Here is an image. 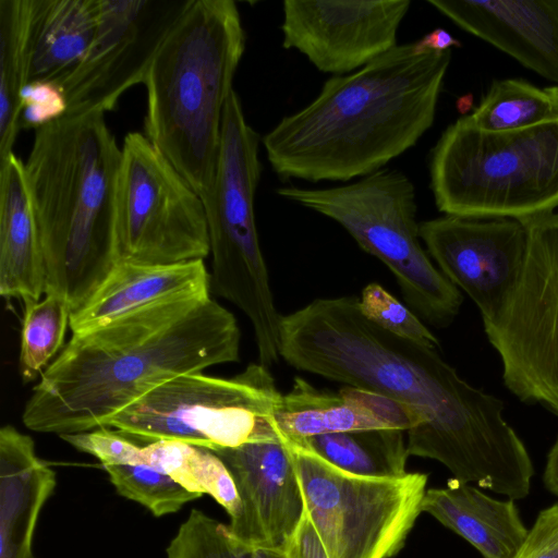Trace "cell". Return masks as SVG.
I'll list each match as a JSON object with an SVG mask.
<instances>
[{"instance_id": "27", "label": "cell", "mask_w": 558, "mask_h": 558, "mask_svg": "<svg viewBox=\"0 0 558 558\" xmlns=\"http://www.w3.org/2000/svg\"><path fill=\"white\" fill-rule=\"evenodd\" d=\"M486 131L520 130L558 119V86L538 87L520 78L494 80L468 114Z\"/></svg>"}, {"instance_id": "18", "label": "cell", "mask_w": 558, "mask_h": 558, "mask_svg": "<svg viewBox=\"0 0 558 558\" xmlns=\"http://www.w3.org/2000/svg\"><path fill=\"white\" fill-rule=\"evenodd\" d=\"M275 426L283 440L373 428L409 432L423 425L410 407L377 392L347 386L332 393L295 377L276 408Z\"/></svg>"}, {"instance_id": "36", "label": "cell", "mask_w": 558, "mask_h": 558, "mask_svg": "<svg viewBox=\"0 0 558 558\" xmlns=\"http://www.w3.org/2000/svg\"><path fill=\"white\" fill-rule=\"evenodd\" d=\"M543 482L548 492L558 496V437L547 453Z\"/></svg>"}, {"instance_id": "2", "label": "cell", "mask_w": 558, "mask_h": 558, "mask_svg": "<svg viewBox=\"0 0 558 558\" xmlns=\"http://www.w3.org/2000/svg\"><path fill=\"white\" fill-rule=\"evenodd\" d=\"M234 315L209 295H184L73 333L40 374L22 421L61 435L106 427L117 413L182 375L238 362Z\"/></svg>"}, {"instance_id": "6", "label": "cell", "mask_w": 558, "mask_h": 558, "mask_svg": "<svg viewBox=\"0 0 558 558\" xmlns=\"http://www.w3.org/2000/svg\"><path fill=\"white\" fill-rule=\"evenodd\" d=\"M430 190L448 216L526 220L558 207V119L486 131L463 116L447 126L429 161Z\"/></svg>"}, {"instance_id": "31", "label": "cell", "mask_w": 558, "mask_h": 558, "mask_svg": "<svg viewBox=\"0 0 558 558\" xmlns=\"http://www.w3.org/2000/svg\"><path fill=\"white\" fill-rule=\"evenodd\" d=\"M360 308L366 318L393 335L429 348L439 347L438 339L417 315L376 282L363 289Z\"/></svg>"}, {"instance_id": "29", "label": "cell", "mask_w": 558, "mask_h": 558, "mask_svg": "<svg viewBox=\"0 0 558 558\" xmlns=\"http://www.w3.org/2000/svg\"><path fill=\"white\" fill-rule=\"evenodd\" d=\"M117 493L147 508L155 517L178 512L203 495L193 493L146 463L102 465Z\"/></svg>"}, {"instance_id": "9", "label": "cell", "mask_w": 558, "mask_h": 558, "mask_svg": "<svg viewBox=\"0 0 558 558\" xmlns=\"http://www.w3.org/2000/svg\"><path fill=\"white\" fill-rule=\"evenodd\" d=\"M268 367L252 363L221 378L192 373L147 392L106 427L137 442L179 440L216 451L250 442L284 441L275 426L280 402Z\"/></svg>"}, {"instance_id": "7", "label": "cell", "mask_w": 558, "mask_h": 558, "mask_svg": "<svg viewBox=\"0 0 558 558\" xmlns=\"http://www.w3.org/2000/svg\"><path fill=\"white\" fill-rule=\"evenodd\" d=\"M276 192L339 223L390 269L405 303L424 320L445 328L458 316L463 295L420 243L415 186L403 172L384 168L343 185Z\"/></svg>"}, {"instance_id": "35", "label": "cell", "mask_w": 558, "mask_h": 558, "mask_svg": "<svg viewBox=\"0 0 558 558\" xmlns=\"http://www.w3.org/2000/svg\"><path fill=\"white\" fill-rule=\"evenodd\" d=\"M424 49L433 51H447L453 47H461V43L444 28H435L417 40Z\"/></svg>"}, {"instance_id": "1", "label": "cell", "mask_w": 558, "mask_h": 558, "mask_svg": "<svg viewBox=\"0 0 558 558\" xmlns=\"http://www.w3.org/2000/svg\"><path fill=\"white\" fill-rule=\"evenodd\" d=\"M279 355L296 369L397 400L424 420L408 453L436 460L453 478L517 500L534 466L505 403L463 379L434 348L366 318L356 296L316 299L281 316Z\"/></svg>"}, {"instance_id": "14", "label": "cell", "mask_w": 558, "mask_h": 558, "mask_svg": "<svg viewBox=\"0 0 558 558\" xmlns=\"http://www.w3.org/2000/svg\"><path fill=\"white\" fill-rule=\"evenodd\" d=\"M420 238L438 269L475 303L483 324L494 323L525 267V225L508 218L445 215L420 222Z\"/></svg>"}, {"instance_id": "20", "label": "cell", "mask_w": 558, "mask_h": 558, "mask_svg": "<svg viewBox=\"0 0 558 558\" xmlns=\"http://www.w3.org/2000/svg\"><path fill=\"white\" fill-rule=\"evenodd\" d=\"M56 473L38 458L33 438L7 424L0 429V558H27L39 513Z\"/></svg>"}, {"instance_id": "26", "label": "cell", "mask_w": 558, "mask_h": 558, "mask_svg": "<svg viewBox=\"0 0 558 558\" xmlns=\"http://www.w3.org/2000/svg\"><path fill=\"white\" fill-rule=\"evenodd\" d=\"M137 463H146L193 493L208 494L230 517L240 511V498L233 477L211 450L179 440L140 444Z\"/></svg>"}, {"instance_id": "4", "label": "cell", "mask_w": 558, "mask_h": 558, "mask_svg": "<svg viewBox=\"0 0 558 558\" xmlns=\"http://www.w3.org/2000/svg\"><path fill=\"white\" fill-rule=\"evenodd\" d=\"M121 147L102 111H68L35 130L24 162L40 243L45 294L71 313L114 266Z\"/></svg>"}, {"instance_id": "11", "label": "cell", "mask_w": 558, "mask_h": 558, "mask_svg": "<svg viewBox=\"0 0 558 558\" xmlns=\"http://www.w3.org/2000/svg\"><path fill=\"white\" fill-rule=\"evenodd\" d=\"M209 253L199 195L145 134L128 133L117 179V262L175 264Z\"/></svg>"}, {"instance_id": "22", "label": "cell", "mask_w": 558, "mask_h": 558, "mask_svg": "<svg viewBox=\"0 0 558 558\" xmlns=\"http://www.w3.org/2000/svg\"><path fill=\"white\" fill-rule=\"evenodd\" d=\"M422 511L469 542L483 558H512L529 532L513 499L490 497L454 478L446 487L427 489Z\"/></svg>"}, {"instance_id": "8", "label": "cell", "mask_w": 558, "mask_h": 558, "mask_svg": "<svg viewBox=\"0 0 558 558\" xmlns=\"http://www.w3.org/2000/svg\"><path fill=\"white\" fill-rule=\"evenodd\" d=\"M260 143L233 90L223 111L214 207L207 216L211 287L247 316L259 363L269 367L280 357L281 316L275 306L254 213L262 173Z\"/></svg>"}, {"instance_id": "30", "label": "cell", "mask_w": 558, "mask_h": 558, "mask_svg": "<svg viewBox=\"0 0 558 558\" xmlns=\"http://www.w3.org/2000/svg\"><path fill=\"white\" fill-rule=\"evenodd\" d=\"M168 558H252V548L236 539L228 525L192 509L169 543Z\"/></svg>"}, {"instance_id": "28", "label": "cell", "mask_w": 558, "mask_h": 558, "mask_svg": "<svg viewBox=\"0 0 558 558\" xmlns=\"http://www.w3.org/2000/svg\"><path fill=\"white\" fill-rule=\"evenodd\" d=\"M71 307L58 294L46 293L43 300L25 303L21 332L19 369L24 383L35 379L60 351Z\"/></svg>"}, {"instance_id": "34", "label": "cell", "mask_w": 558, "mask_h": 558, "mask_svg": "<svg viewBox=\"0 0 558 558\" xmlns=\"http://www.w3.org/2000/svg\"><path fill=\"white\" fill-rule=\"evenodd\" d=\"M287 558H328L306 513L284 547Z\"/></svg>"}, {"instance_id": "17", "label": "cell", "mask_w": 558, "mask_h": 558, "mask_svg": "<svg viewBox=\"0 0 558 558\" xmlns=\"http://www.w3.org/2000/svg\"><path fill=\"white\" fill-rule=\"evenodd\" d=\"M471 35L558 86V0H428Z\"/></svg>"}, {"instance_id": "32", "label": "cell", "mask_w": 558, "mask_h": 558, "mask_svg": "<svg viewBox=\"0 0 558 558\" xmlns=\"http://www.w3.org/2000/svg\"><path fill=\"white\" fill-rule=\"evenodd\" d=\"M68 112V101L60 85L48 81L29 82L21 93L20 131L37 130Z\"/></svg>"}, {"instance_id": "3", "label": "cell", "mask_w": 558, "mask_h": 558, "mask_svg": "<svg viewBox=\"0 0 558 558\" xmlns=\"http://www.w3.org/2000/svg\"><path fill=\"white\" fill-rule=\"evenodd\" d=\"M451 56L416 40L331 76L263 137L271 169L286 180L344 183L384 169L432 128Z\"/></svg>"}, {"instance_id": "21", "label": "cell", "mask_w": 558, "mask_h": 558, "mask_svg": "<svg viewBox=\"0 0 558 558\" xmlns=\"http://www.w3.org/2000/svg\"><path fill=\"white\" fill-rule=\"evenodd\" d=\"M0 294L24 304L45 294L44 259L24 162L13 151L0 159Z\"/></svg>"}, {"instance_id": "24", "label": "cell", "mask_w": 558, "mask_h": 558, "mask_svg": "<svg viewBox=\"0 0 558 558\" xmlns=\"http://www.w3.org/2000/svg\"><path fill=\"white\" fill-rule=\"evenodd\" d=\"M295 444L352 475L399 478L408 474L409 453L404 432L400 429L373 428L331 433L308 437Z\"/></svg>"}, {"instance_id": "5", "label": "cell", "mask_w": 558, "mask_h": 558, "mask_svg": "<svg viewBox=\"0 0 558 558\" xmlns=\"http://www.w3.org/2000/svg\"><path fill=\"white\" fill-rule=\"evenodd\" d=\"M246 44L232 0H191L145 77L144 134L211 211L227 100Z\"/></svg>"}, {"instance_id": "37", "label": "cell", "mask_w": 558, "mask_h": 558, "mask_svg": "<svg viewBox=\"0 0 558 558\" xmlns=\"http://www.w3.org/2000/svg\"><path fill=\"white\" fill-rule=\"evenodd\" d=\"M252 558H287L284 550L255 547L252 548Z\"/></svg>"}, {"instance_id": "38", "label": "cell", "mask_w": 558, "mask_h": 558, "mask_svg": "<svg viewBox=\"0 0 558 558\" xmlns=\"http://www.w3.org/2000/svg\"><path fill=\"white\" fill-rule=\"evenodd\" d=\"M27 558H36L34 554L29 555Z\"/></svg>"}, {"instance_id": "10", "label": "cell", "mask_w": 558, "mask_h": 558, "mask_svg": "<svg viewBox=\"0 0 558 558\" xmlns=\"http://www.w3.org/2000/svg\"><path fill=\"white\" fill-rule=\"evenodd\" d=\"M305 513L328 558H391L422 512L427 475L369 478L349 474L286 440Z\"/></svg>"}, {"instance_id": "13", "label": "cell", "mask_w": 558, "mask_h": 558, "mask_svg": "<svg viewBox=\"0 0 558 558\" xmlns=\"http://www.w3.org/2000/svg\"><path fill=\"white\" fill-rule=\"evenodd\" d=\"M191 0H99L97 29L82 62L58 85L68 111L116 109L144 84L165 37Z\"/></svg>"}, {"instance_id": "12", "label": "cell", "mask_w": 558, "mask_h": 558, "mask_svg": "<svg viewBox=\"0 0 558 558\" xmlns=\"http://www.w3.org/2000/svg\"><path fill=\"white\" fill-rule=\"evenodd\" d=\"M522 222L529 235L524 270L501 315L484 330L508 390L558 416V213Z\"/></svg>"}, {"instance_id": "19", "label": "cell", "mask_w": 558, "mask_h": 558, "mask_svg": "<svg viewBox=\"0 0 558 558\" xmlns=\"http://www.w3.org/2000/svg\"><path fill=\"white\" fill-rule=\"evenodd\" d=\"M211 277L204 259L175 264L118 260L87 300L70 316L73 333L102 326L122 315L184 295H209Z\"/></svg>"}, {"instance_id": "25", "label": "cell", "mask_w": 558, "mask_h": 558, "mask_svg": "<svg viewBox=\"0 0 558 558\" xmlns=\"http://www.w3.org/2000/svg\"><path fill=\"white\" fill-rule=\"evenodd\" d=\"M33 0H0V159L20 132L21 93L28 83Z\"/></svg>"}, {"instance_id": "23", "label": "cell", "mask_w": 558, "mask_h": 558, "mask_svg": "<svg viewBox=\"0 0 558 558\" xmlns=\"http://www.w3.org/2000/svg\"><path fill=\"white\" fill-rule=\"evenodd\" d=\"M98 15L99 0H33L28 83L60 84L84 59Z\"/></svg>"}, {"instance_id": "16", "label": "cell", "mask_w": 558, "mask_h": 558, "mask_svg": "<svg viewBox=\"0 0 558 558\" xmlns=\"http://www.w3.org/2000/svg\"><path fill=\"white\" fill-rule=\"evenodd\" d=\"M231 473L240 511L228 525L251 548L284 550L305 514V504L289 447L250 442L214 451Z\"/></svg>"}, {"instance_id": "33", "label": "cell", "mask_w": 558, "mask_h": 558, "mask_svg": "<svg viewBox=\"0 0 558 558\" xmlns=\"http://www.w3.org/2000/svg\"><path fill=\"white\" fill-rule=\"evenodd\" d=\"M512 558H558V504L537 514Z\"/></svg>"}, {"instance_id": "15", "label": "cell", "mask_w": 558, "mask_h": 558, "mask_svg": "<svg viewBox=\"0 0 558 558\" xmlns=\"http://www.w3.org/2000/svg\"><path fill=\"white\" fill-rule=\"evenodd\" d=\"M410 0H286L282 47L294 49L320 72L353 73L395 48Z\"/></svg>"}]
</instances>
